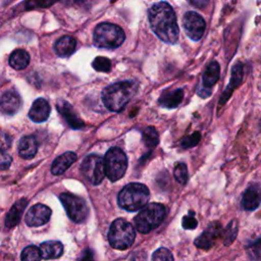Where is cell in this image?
Masks as SVG:
<instances>
[{
	"mask_svg": "<svg viewBox=\"0 0 261 261\" xmlns=\"http://www.w3.org/2000/svg\"><path fill=\"white\" fill-rule=\"evenodd\" d=\"M148 19L152 31L164 43L175 44L179 30L173 8L167 2L153 4L148 10Z\"/></svg>",
	"mask_w": 261,
	"mask_h": 261,
	"instance_id": "1",
	"label": "cell"
},
{
	"mask_svg": "<svg viewBox=\"0 0 261 261\" xmlns=\"http://www.w3.org/2000/svg\"><path fill=\"white\" fill-rule=\"evenodd\" d=\"M138 91L134 81H123L106 87L102 92V101L106 108L113 112L121 111Z\"/></svg>",
	"mask_w": 261,
	"mask_h": 261,
	"instance_id": "2",
	"label": "cell"
},
{
	"mask_svg": "<svg viewBox=\"0 0 261 261\" xmlns=\"http://www.w3.org/2000/svg\"><path fill=\"white\" fill-rule=\"evenodd\" d=\"M149 189L140 182H130L119 192L117 203L127 211H137L145 207L149 201Z\"/></svg>",
	"mask_w": 261,
	"mask_h": 261,
	"instance_id": "3",
	"label": "cell"
},
{
	"mask_svg": "<svg viewBox=\"0 0 261 261\" xmlns=\"http://www.w3.org/2000/svg\"><path fill=\"white\" fill-rule=\"evenodd\" d=\"M124 39L123 30L119 25L110 22L99 23L93 34L94 45L104 49H115L123 43Z\"/></svg>",
	"mask_w": 261,
	"mask_h": 261,
	"instance_id": "4",
	"label": "cell"
},
{
	"mask_svg": "<svg viewBox=\"0 0 261 261\" xmlns=\"http://www.w3.org/2000/svg\"><path fill=\"white\" fill-rule=\"evenodd\" d=\"M165 217V207L160 203H150L136 215L134 224L141 233H148L158 227Z\"/></svg>",
	"mask_w": 261,
	"mask_h": 261,
	"instance_id": "5",
	"label": "cell"
},
{
	"mask_svg": "<svg viewBox=\"0 0 261 261\" xmlns=\"http://www.w3.org/2000/svg\"><path fill=\"white\" fill-rule=\"evenodd\" d=\"M136 231L133 225L123 218L114 220L108 230V242L116 250H126L135 242Z\"/></svg>",
	"mask_w": 261,
	"mask_h": 261,
	"instance_id": "6",
	"label": "cell"
},
{
	"mask_svg": "<svg viewBox=\"0 0 261 261\" xmlns=\"http://www.w3.org/2000/svg\"><path fill=\"white\" fill-rule=\"evenodd\" d=\"M105 171L106 176L111 181H116L120 179L127 168V157L125 153L117 148H110L105 155Z\"/></svg>",
	"mask_w": 261,
	"mask_h": 261,
	"instance_id": "7",
	"label": "cell"
},
{
	"mask_svg": "<svg viewBox=\"0 0 261 261\" xmlns=\"http://www.w3.org/2000/svg\"><path fill=\"white\" fill-rule=\"evenodd\" d=\"M59 200L63 205L67 216L76 223L84 222L89 215V208L86 201L70 193H61L59 195Z\"/></svg>",
	"mask_w": 261,
	"mask_h": 261,
	"instance_id": "8",
	"label": "cell"
},
{
	"mask_svg": "<svg viewBox=\"0 0 261 261\" xmlns=\"http://www.w3.org/2000/svg\"><path fill=\"white\" fill-rule=\"evenodd\" d=\"M81 172L92 185H99L106 175L105 160L97 154L88 155L82 162Z\"/></svg>",
	"mask_w": 261,
	"mask_h": 261,
	"instance_id": "9",
	"label": "cell"
},
{
	"mask_svg": "<svg viewBox=\"0 0 261 261\" xmlns=\"http://www.w3.org/2000/svg\"><path fill=\"white\" fill-rule=\"evenodd\" d=\"M182 25L186 34L193 41H199L203 37L206 28L204 18L195 11L186 12L182 19Z\"/></svg>",
	"mask_w": 261,
	"mask_h": 261,
	"instance_id": "10",
	"label": "cell"
},
{
	"mask_svg": "<svg viewBox=\"0 0 261 261\" xmlns=\"http://www.w3.org/2000/svg\"><path fill=\"white\" fill-rule=\"evenodd\" d=\"M222 226L218 221H214L208 225V227L194 241L197 248L203 250H209L213 247L215 241L222 233Z\"/></svg>",
	"mask_w": 261,
	"mask_h": 261,
	"instance_id": "11",
	"label": "cell"
},
{
	"mask_svg": "<svg viewBox=\"0 0 261 261\" xmlns=\"http://www.w3.org/2000/svg\"><path fill=\"white\" fill-rule=\"evenodd\" d=\"M51 217V209L44 204H36L29 209L24 221L29 226L37 227L46 224Z\"/></svg>",
	"mask_w": 261,
	"mask_h": 261,
	"instance_id": "12",
	"label": "cell"
},
{
	"mask_svg": "<svg viewBox=\"0 0 261 261\" xmlns=\"http://www.w3.org/2000/svg\"><path fill=\"white\" fill-rule=\"evenodd\" d=\"M242 207L246 211H253L261 205V185L251 184L243 194Z\"/></svg>",
	"mask_w": 261,
	"mask_h": 261,
	"instance_id": "13",
	"label": "cell"
},
{
	"mask_svg": "<svg viewBox=\"0 0 261 261\" xmlns=\"http://www.w3.org/2000/svg\"><path fill=\"white\" fill-rule=\"evenodd\" d=\"M1 112L5 115H14L21 107V98L15 90H7L1 96Z\"/></svg>",
	"mask_w": 261,
	"mask_h": 261,
	"instance_id": "14",
	"label": "cell"
},
{
	"mask_svg": "<svg viewBox=\"0 0 261 261\" xmlns=\"http://www.w3.org/2000/svg\"><path fill=\"white\" fill-rule=\"evenodd\" d=\"M56 109L58 110L60 115L65 119V121L71 128L80 129L85 126L84 121L79 117L73 107L67 101L59 100L56 103Z\"/></svg>",
	"mask_w": 261,
	"mask_h": 261,
	"instance_id": "15",
	"label": "cell"
},
{
	"mask_svg": "<svg viewBox=\"0 0 261 261\" xmlns=\"http://www.w3.org/2000/svg\"><path fill=\"white\" fill-rule=\"evenodd\" d=\"M243 77H244L243 64L241 62H237L231 68V75H230L229 84L227 85V87L225 88L224 92L222 93V95L220 97L219 105H223L226 103V101L229 99V97L231 96L234 89H237L242 84Z\"/></svg>",
	"mask_w": 261,
	"mask_h": 261,
	"instance_id": "16",
	"label": "cell"
},
{
	"mask_svg": "<svg viewBox=\"0 0 261 261\" xmlns=\"http://www.w3.org/2000/svg\"><path fill=\"white\" fill-rule=\"evenodd\" d=\"M50 110L49 102L45 98H37L29 111V117L34 122H43L48 119Z\"/></svg>",
	"mask_w": 261,
	"mask_h": 261,
	"instance_id": "17",
	"label": "cell"
},
{
	"mask_svg": "<svg viewBox=\"0 0 261 261\" xmlns=\"http://www.w3.org/2000/svg\"><path fill=\"white\" fill-rule=\"evenodd\" d=\"M77 156L74 152H65L54 159L51 165V172L54 175H60L64 173L73 162H75Z\"/></svg>",
	"mask_w": 261,
	"mask_h": 261,
	"instance_id": "18",
	"label": "cell"
},
{
	"mask_svg": "<svg viewBox=\"0 0 261 261\" xmlns=\"http://www.w3.org/2000/svg\"><path fill=\"white\" fill-rule=\"evenodd\" d=\"M27 204H28V200L24 198L19 199L18 201H16L13 204V206L10 208V210L8 211V213L5 216V227L6 228H12L16 224H18V222L20 221V218L23 214V211L27 207Z\"/></svg>",
	"mask_w": 261,
	"mask_h": 261,
	"instance_id": "19",
	"label": "cell"
},
{
	"mask_svg": "<svg viewBox=\"0 0 261 261\" xmlns=\"http://www.w3.org/2000/svg\"><path fill=\"white\" fill-rule=\"evenodd\" d=\"M184 99V91L181 89L165 90L159 97L158 103L165 108L177 107Z\"/></svg>",
	"mask_w": 261,
	"mask_h": 261,
	"instance_id": "20",
	"label": "cell"
},
{
	"mask_svg": "<svg viewBox=\"0 0 261 261\" xmlns=\"http://www.w3.org/2000/svg\"><path fill=\"white\" fill-rule=\"evenodd\" d=\"M76 47V41L73 37L63 36L59 38L54 44V51L59 57L70 56Z\"/></svg>",
	"mask_w": 261,
	"mask_h": 261,
	"instance_id": "21",
	"label": "cell"
},
{
	"mask_svg": "<svg viewBox=\"0 0 261 261\" xmlns=\"http://www.w3.org/2000/svg\"><path fill=\"white\" fill-rule=\"evenodd\" d=\"M38 151V143L35 137L24 136L18 142V154L21 158L31 159Z\"/></svg>",
	"mask_w": 261,
	"mask_h": 261,
	"instance_id": "22",
	"label": "cell"
},
{
	"mask_svg": "<svg viewBox=\"0 0 261 261\" xmlns=\"http://www.w3.org/2000/svg\"><path fill=\"white\" fill-rule=\"evenodd\" d=\"M42 259H56L63 253V245L59 241H46L40 245Z\"/></svg>",
	"mask_w": 261,
	"mask_h": 261,
	"instance_id": "23",
	"label": "cell"
},
{
	"mask_svg": "<svg viewBox=\"0 0 261 261\" xmlns=\"http://www.w3.org/2000/svg\"><path fill=\"white\" fill-rule=\"evenodd\" d=\"M220 75V66L217 61H211L202 76V85L204 89L210 90L219 80Z\"/></svg>",
	"mask_w": 261,
	"mask_h": 261,
	"instance_id": "24",
	"label": "cell"
},
{
	"mask_svg": "<svg viewBox=\"0 0 261 261\" xmlns=\"http://www.w3.org/2000/svg\"><path fill=\"white\" fill-rule=\"evenodd\" d=\"M30 59V54L25 50L16 49L10 54L8 62L12 68L16 70H21L29 65Z\"/></svg>",
	"mask_w": 261,
	"mask_h": 261,
	"instance_id": "25",
	"label": "cell"
},
{
	"mask_svg": "<svg viewBox=\"0 0 261 261\" xmlns=\"http://www.w3.org/2000/svg\"><path fill=\"white\" fill-rule=\"evenodd\" d=\"M239 225L238 221L236 219H232L229 221V223L225 226V228L222 231V237H223V244L225 246H229L233 243V241L237 238L238 230H239Z\"/></svg>",
	"mask_w": 261,
	"mask_h": 261,
	"instance_id": "26",
	"label": "cell"
},
{
	"mask_svg": "<svg viewBox=\"0 0 261 261\" xmlns=\"http://www.w3.org/2000/svg\"><path fill=\"white\" fill-rule=\"evenodd\" d=\"M142 139L144 144L149 148L156 147L159 143V135L154 126L146 127L142 133Z\"/></svg>",
	"mask_w": 261,
	"mask_h": 261,
	"instance_id": "27",
	"label": "cell"
},
{
	"mask_svg": "<svg viewBox=\"0 0 261 261\" xmlns=\"http://www.w3.org/2000/svg\"><path fill=\"white\" fill-rule=\"evenodd\" d=\"M20 259L22 261H35V260H41L42 254L40 247L31 245L25 247L20 255Z\"/></svg>",
	"mask_w": 261,
	"mask_h": 261,
	"instance_id": "28",
	"label": "cell"
},
{
	"mask_svg": "<svg viewBox=\"0 0 261 261\" xmlns=\"http://www.w3.org/2000/svg\"><path fill=\"white\" fill-rule=\"evenodd\" d=\"M173 175H174L175 179H176L180 185H186L187 181H188V178H189L187 165H186L185 163H182V162L176 163V165L174 166Z\"/></svg>",
	"mask_w": 261,
	"mask_h": 261,
	"instance_id": "29",
	"label": "cell"
},
{
	"mask_svg": "<svg viewBox=\"0 0 261 261\" xmlns=\"http://www.w3.org/2000/svg\"><path fill=\"white\" fill-rule=\"evenodd\" d=\"M94 69L101 72H109L111 69V61L103 56H98L94 59L92 63Z\"/></svg>",
	"mask_w": 261,
	"mask_h": 261,
	"instance_id": "30",
	"label": "cell"
},
{
	"mask_svg": "<svg viewBox=\"0 0 261 261\" xmlns=\"http://www.w3.org/2000/svg\"><path fill=\"white\" fill-rule=\"evenodd\" d=\"M201 140V134L199 132H195L193 133L192 135L188 136V137H185L181 142H180V145L182 148H192V147H195Z\"/></svg>",
	"mask_w": 261,
	"mask_h": 261,
	"instance_id": "31",
	"label": "cell"
},
{
	"mask_svg": "<svg viewBox=\"0 0 261 261\" xmlns=\"http://www.w3.org/2000/svg\"><path fill=\"white\" fill-rule=\"evenodd\" d=\"M57 0H25L24 6L27 9L37 8V7H48L55 3ZM59 1V0H58Z\"/></svg>",
	"mask_w": 261,
	"mask_h": 261,
	"instance_id": "32",
	"label": "cell"
},
{
	"mask_svg": "<svg viewBox=\"0 0 261 261\" xmlns=\"http://www.w3.org/2000/svg\"><path fill=\"white\" fill-rule=\"evenodd\" d=\"M152 260H168V261H172L173 260V256L172 253L166 249V248H159L158 250H156L153 255H152Z\"/></svg>",
	"mask_w": 261,
	"mask_h": 261,
	"instance_id": "33",
	"label": "cell"
},
{
	"mask_svg": "<svg viewBox=\"0 0 261 261\" xmlns=\"http://www.w3.org/2000/svg\"><path fill=\"white\" fill-rule=\"evenodd\" d=\"M181 225L185 229H194L197 227L198 225V221L194 216V212L190 211V213L186 216L182 217V221H181Z\"/></svg>",
	"mask_w": 261,
	"mask_h": 261,
	"instance_id": "34",
	"label": "cell"
},
{
	"mask_svg": "<svg viewBox=\"0 0 261 261\" xmlns=\"http://www.w3.org/2000/svg\"><path fill=\"white\" fill-rule=\"evenodd\" d=\"M247 247L252 252V253H249V254H251V255L254 254V256L252 258H255V259L256 258H261V256H260V254H261V240H257L254 243L249 244Z\"/></svg>",
	"mask_w": 261,
	"mask_h": 261,
	"instance_id": "35",
	"label": "cell"
},
{
	"mask_svg": "<svg viewBox=\"0 0 261 261\" xmlns=\"http://www.w3.org/2000/svg\"><path fill=\"white\" fill-rule=\"evenodd\" d=\"M11 156L4 151V149L1 150V156H0V168L1 170H5L10 166L11 163Z\"/></svg>",
	"mask_w": 261,
	"mask_h": 261,
	"instance_id": "36",
	"label": "cell"
},
{
	"mask_svg": "<svg viewBox=\"0 0 261 261\" xmlns=\"http://www.w3.org/2000/svg\"><path fill=\"white\" fill-rule=\"evenodd\" d=\"M65 5H81V6H90V4L95 3L97 0H59Z\"/></svg>",
	"mask_w": 261,
	"mask_h": 261,
	"instance_id": "37",
	"label": "cell"
},
{
	"mask_svg": "<svg viewBox=\"0 0 261 261\" xmlns=\"http://www.w3.org/2000/svg\"><path fill=\"white\" fill-rule=\"evenodd\" d=\"M191 4L197 8H204L208 5L209 0H189Z\"/></svg>",
	"mask_w": 261,
	"mask_h": 261,
	"instance_id": "38",
	"label": "cell"
},
{
	"mask_svg": "<svg viewBox=\"0 0 261 261\" xmlns=\"http://www.w3.org/2000/svg\"><path fill=\"white\" fill-rule=\"evenodd\" d=\"M259 127H260V129H261V119H260V122H259Z\"/></svg>",
	"mask_w": 261,
	"mask_h": 261,
	"instance_id": "39",
	"label": "cell"
}]
</instances>
